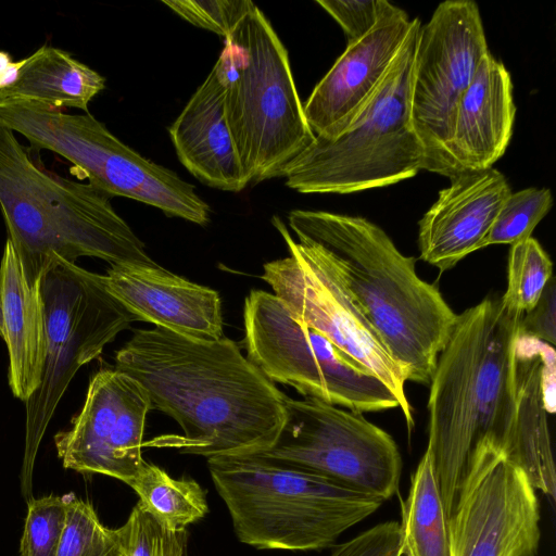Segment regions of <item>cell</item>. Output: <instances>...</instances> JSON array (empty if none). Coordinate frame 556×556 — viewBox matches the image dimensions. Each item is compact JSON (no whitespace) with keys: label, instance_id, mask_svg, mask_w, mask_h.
I'll list each match as a JSON object with an SVG mask.
<instances>
[{"label":"cell","instance_id":"1","mask_svg":"<svg viewBox=\"0 0 556 556\" xmlns=\"http://www.w3.org/2000/svg\"><path fill=\"white\" fill-rule=\"evenodd\" d=\"M115 368L144 388L151 409L170 416L184 431L155 438L149 446L206 458L252 455L269 450L283 425L287 395L228 338L135 329L116 352Z\"/></svg>","mask_w":556,"mask_h":556},{"label":"cell","instance_id":"2","mask_svg":"<svg viewBox=\"0 0 556 556\" xmlns=\"http://www.w3.org/2000/svg\"><path fill=\"white\" fill-rule=\"evenodd\" d=\"M523 314L485 298L457 315L430 381L428 445L451 516L472 451L506 454L516 418L515 346Z\"/></svg>","mask_w":556,"mask_h":556},{"label":"cell","instance_id":"3","mask_svg":"<svg viewBox=\"0 0 556 556\" xmlns=\"http://www.w3.org/2000/svg\"><path fill=\"white\" fill-rule=\"evenodd\" d=\"M288 220L299 240L323 249L406 380L429 384L457 314L435 285L417 275L416 258L362 216L293 210Z\"/></svg>","mask_w":556,"mask_h":556},{"label":"cell","instance_id":"4","mask_svg":"<svg viewBox=\"0 0 556 556\" xmlns=\"http://www.w3.org/2000/svg\"><path fill=\"white\" fill-rule=\"evenodd\" d=\"M106 192L47 169L0 125V211L30 281L56 260L97 257L112 265L155 264Z\"/></svg>","mask_w":556,"mask_h":556},{"label":"cell","instance_id":"5","mask_svg":"<svg viewBox=\"0 0 556 556\" xmlns=\"http://www.w3.org/2000/svg\"><path fill=\"white\" fill-rule=\"evenodd\" d=\"M238 540L258 549L332 546L382 500L260 454L207 458Z\"/></svg>","mask_w":556,"mask_h":556},{"label":"cell","instance_id":"6","mask_svg":"<svg viewBox=\"0 0 556 556\" xmlns=\"http://www.w3.org/2000/svg\"><path fill=\"white\" fill-rule=\"evenodd\" d=\"M224 43L214 66L241 164L251 181L282 176L315 139L288 51L256 4Z\"/></svg>","mask_w":556,"mask_h":556},{"label":"cell","instance_id":"7","mask_svg":"<svg viewBox=\"0 0 556 556\" xmlns=\"http://www.w3.org/2000/svg\"><path fill=\"white\" fill-rule=\"evenodd\" d=\"M413 28L383 80L353 122L338 136L314 141L283 172L301 193H353L394 185L425 166L415 132L412 78L420 28Z\"/></svg>","mask_w":556,"mask_h":556},{"label":"cell","instance_id":"8","mask_svg":"<svg viewBox=\"0 0 556 556\" xmlns=\"http://www.w3.org/2000/svg\"><path fill=\"white\" fill-rule=\"evenodd\" d=\"M46 350L41 382L26 401L21 492L33 498L35 459L53 413L77 370L137 318L104 288L101 275L63 260L52 262L40 283Z\"/></svg>","mask_w":556,"mask_h":556},{"label":"cell","instance_id":"9","mask_svg":"<svg viewBox=\"0 0 556 556\" xmlns=\"http://www.w3.org/2000/svg\"><path fill=\"white\" fill-rule=\"evenodd\" d=\"M0 125L21 134L33 149L68 160L89 182L111 197H126L200 226L210 206L193 185L123 143L89 112L68 114L30 102L0 105Z\"/></svg>","mask_w":556,"mask_h":556},{"label":"cell","instance_id":"10","mask_svg":"<svg viewBox=\"0 0 556 556\" xmlns=\"http://www.w3.org/2000/svg\"><path fill=\"white\" fill-rule=\"evenodd\" d=\"M243 324L248 358L271 382L358 413L401 408L383 381L299 320L274 293L252 290Z\"/></svg>","mask_w":556,"mask_h":556},{"label":"cell","instance_id":"11","mask_svg":"<svg viewBox=\"0 0 556 556\" xmlns=\"http://www.w3.org/2000/svg\"><path fill=\"white\" fill-rule=\"evenodd\" d=\"M258 454L383 502L397 492L401 480V453L387 431L362 413L314 397H286L279 435Z\"/></svg>","mask_w":556,"mask_h":556},{"label":"cell","instance_id":"12","mask_svg":"<svg viewBox=\"0 0 556 556\" xmlns=\"http://www.w3.org/2000/svg\"><path fill=\"white\" fill-rule=\"evenodd\" d=\"M489 53L480 10L472 0L440 3L420 25L410 113L424 148V169L451 178L462 172L448 151L458 102Z\"/></svg>","mask_w":556,"mask_h":556},{"label":"cell","instance_id":"13","mask_svg":"<svg viewBox=\"0 0 556 556\" xmlns=\"http://www.w3.org/2000/svg\"><path fill=\"white\" fill-rule=\"evenodd\" d=\"M271 223L289 255L264 264L262 279L299 320L392 390L410 431L414 418L404 390V372L341 285L327 255L314 242L295 241L278 216H273Z\"/></svg>","mask_w":556,"mask_h":556},{"label":"cell","instance_id":"14","mask_svg":"<svg viewBox=\"0 0 556 556\" xmlns=\"http://www.w3.org/2000/svg\"><path fill=\"white\" fill-rule=\"evenodd\" d=\"M540 502L526 472L493 446L472 451L448 517L450 556H536Z\"/></svg>","mask_w":556,"mask_h":556},{"label":"cell","instance_id":"15","mask_svg":"<svg viewBox=\"0 0 556 556\" xmlns=\"http://www.w3.org/2000/svg\"><path fill=\"white\" fill-rule=\"evenodd\" d=\"M150 409L149 395L136 379L117 368L99 370L71 428L54 437L63 467L127 484L146 463L141 450Z\"/></svg>","mask_w":556,"mask_h":556},{"label":"cell","instance_id":"16","mask_svg":"<svg viewBox=\"0 0 556 556\" xmlns=\"http://www.w3.org/2000/svg\"><path fill=\"white\" fill-rule=\"evenodd\" d=\"M414 21L391 3L369 33L346 45L303 105L315 136L333 138L353 122L383 80Z\"/></svg>","mask_w":556,"mask_h":556},{"label":"cell","instance_id":"17","mask_svg":"<svg viewBox=\"0 0 556 556\" xmlns=\"http://www.w3.org/2000/svg\"><path fill=\"white\" fill-rule=\"evenodd\" d=\"M101 281L137 320L198 340L224 337L219 294L156 263L112 265Z\"/></svg>","mask_w":556,"mask_h":556},{"label":"cell","instance_id":"18","mask_svg":"<svg viewBox=\"0 0 556 556\" xmlns=\"http://www.w3.org/2000/svg\"><path fill=\"white\" fill-rule=\"evenodd\" d=\"M418 223L420 258L444 271L482 249L511 189L496 168L464 169L450 178Z\"/></svg>","mask_w":556,"mask_h":556},{"label":"cell","instance_id":"19","mask_svg":"<svg viewBox=\"0 0 556 556\" xmlns=\"http://www.w3.org/2000/svg\"><path fill=\"white\" fill-rule=\"evenodd\" d=\"M516 418L507 457L552 500L556 475L547 414L555 413V349L519 332L515 346Z\"/></svg>","mask_w":556,"mask_h":556},{"label":"cell","instance_id":"20","mask_svg":"<svg viewBox=\"0 0 556 556\" xmlns=\"http://www.w3.org/2000/svg\"><path fill=\"white\" fill-rule=\"evenodd\" d=\"M168 131L179 161L202 184L238 192L251 182L226 121L224 86L215 66Z\"/></svg>","mask_w":556,"mask_h":556},{"label":"cell","instance_id":"21","mask_svg":"<svg viewBox=\"0 0 556 556\" xmlns=\"http://www.w3.org/2000/svg\"><path fill=\"white\" fill-rule=\"evenodd\" d=\"M516 116L513 81L505 65L485 54L455 114L450 155L460 169H483L505 153Z\"/></svg>","mask_w":556,"mask_h":556},{"label":"cell","instance_id":"22","mask_svg":"<svg viewBox=\"0 0 556 556\" xmlns=\"http://www.w3.org/2000/svg\"><path fill=\"white\" fill-rule=\"evenodd\" d=\"M40 283L29 280L7 239L0 263L2 338L9 352V386L23 402L38 389L42 376L46 324Z\"/></svg>","mask_w":556,"mask_h":556},{"label":"cell","instance_id":"23","mask_svg":"<svg viewBox=\"0 0 556 556\" xmlns=\"http://www.w3.org/2000/svg\"><path fill=\"white\" fill-rule=\"evenodd\" d=\"M105 87V78L70 52L41 46L17 61L11 79L0 87V105L30 102L50 109L88 112L89 102Z\"/></svg>","mask_w":556,"mask_h":556},{"label":"cell","instance_id":"24","mask_svg":"<svg viewBox=\"0 0 556 556\" xmlns=\"http://www.w3.org/2000/svg\"><path fill=\"white\" fill-rule=\"evenodd\" d=\"M401 511L402 556H450L448 518L427 448Z\"/></svg>","mask_w":556,"mask_h":556},{"label":"cell","instance_id":"25","mask_svg":"<svg viewBox=\"0 0 556 556\" xmlns=\"http://www.w3.org/2000/svg\"><path fill=\"white\" fill-rule=\"evenodd\" d=\"M127 485L143 508L172 531L187 530L208 510L205 492L197 481L175 479L154 464L146 462Z\"/></svg>","mask_w":556,"mask_h":556},{"label":"cell","instance_id":"26","mask_svg":"<svg viewBox=\"0 0 556 556\" xmlns=\"http://www.w3.org/2000/svg\"><path fill=\"white\" fill-rule=\"evenodd\" d=\"M553 276V263L532 237L511 244L508 255L507 289L502 301L513 312L525 314L538 302Z\"/></svg>","mask_w":556,"mask_h":556},{"label":"cell","instance_id":"27","mask_svg":"<svg viewBox=\"0 0 556 556\" xmlns=\"http://www.w3.org/2000/svg\"><path fill=\"white\" fill-rule=\"evenodd\" d=\"M553 205L547 188H527L510 192L503 202L482 248L492 244H514L531 237L533 229Z\"/></svg>","mask_w":556,"mask_h":556},{"label":"cell","instance_id":"28","mask_svg":"<svg viewBox=\"0 0 556 556\" xmlns=\"http://www.w3.org/2000/svg\"><path fill=\"white\" fill-rule=\"evenodd\" d=\"M116 529L105 527L89 502L70 494L56 556H121Z\"/></svg>","mask_w":556,"mask_h":556},{"label":"cell","instance_id":"29","mask_svg":"<svg viewBox=\"0 0 556 556\" xmlns=\"http://www.w3.org/2000/svg\"><path fill=\"white\" fill-rule=\"evenodd\" d=\"M116 532L123 556H185L187 530H168L139 502Z\"/></svg>","mask_w":556,"mask_h":556},{"label":"cell","instance_id":"30","mask_svg":"<svg viewBox=\"0 0 556 556\" xmlns=\"http://www.w3.org/2000/svg\"><path fill=\"white\" fill-rule=\"evenodd\" d=\"M70 494L33 497L27 502L21 556H56L66 526Z\"/></svg>","mask_w":556,"mask_h":556},{"label":"cell","instance_id":"31","mask_svg":"<svg viewBox=\"0 0 556 556\" xmlns=\"http://www.w3.org/2000/svg\"><path fill=\"white\" fill-rule=\"evenodd\" d=\"M185 21L213 31L224 39L255 5L251 0H163Z\"/></svg>","mask_w":556,"mask_h":556},{"label":"cell","instance_id":"32","mask_svg":"<svg viewBox=\"0 0 556 556\" xmlns=\"http://www.w3.org/2000/svg\"><path fill=\"white\" fill-rule=\"evenodd\" d=\"M343 29L348 43L369 33L390 7L387 0H316Z\"/></svg>","mask_w":556,"mask_h":556},{"label":"cell","instance_id":"33","mask_svg":"<svg viewBox=\"0 0 556 556\" xmlns=\"http://www.w3.org/2000/svg\"><path fill=\"white\" fill-rule=\"evenodd\" d=\"M330 556H402L400 522L378 523L338 545Z\"/></svg>","mask_w":556,"mask_h":556},{"label":"cell","instance_id":"34","mask_svg":"<svg viewBox=\"0 0 556 556\" xmlns=\"http://www.w3.org/2000/svg\"><path fill=\"white\" fill-rule=\"evenodd\" d=\"M522 333L544 341L552 346L556 343V280L554 275L547 281L535 305L523 314L520 323Z\"/></svg>","mask_w":556,"mask_h":556},{"label":"cell","instance_id":"35","mask_svg":"<svg viewBox=\"0 0 556 556\" xmlns=\"http://www.w3.org/2000/svg\"><path fill=\"white\" fill-rule=\"evenodd\" d=\"M16 68V62H13L10 54L0 51V87L7 84L13 76Z\"/></svg>","mask_w":556,"mask_h":556},{"label":"cell","instance_id":"36","mask_svg":"<svg viewBox=\"0 0 556 556\" xmlns=\"http://www.w3.org/2000/svg\"><path fill=\"white\" fill-rule=\"evenodd\" d=\"M0 336H3V318H2V305H1V292H0Z\"/></svg>","mask_w":556,"mask_h":556},{"label":"cell","instance_id":"37","mask_svg":"<svg viewBox=\"0 0 556 556\" xmlns=\"http://www.w3.org/2000/svg\"><path fill=\"white\" fill-rule=\"evenodd\" d=\"M121 556H123V554Z\"/></svg>","mask_w":556,"mask_h":556}]
</instances>
